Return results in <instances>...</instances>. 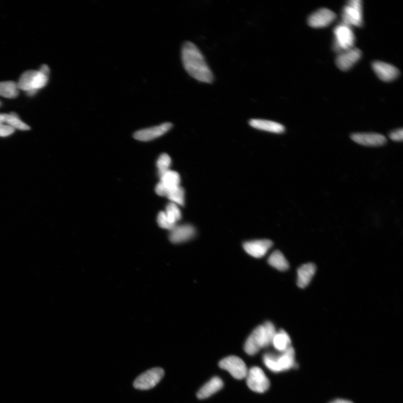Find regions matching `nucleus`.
<instances>
[{"label": "nucleus", "mask_w": 403, "mask_h": 403, "mask_svg": "<svg viewBox=\"0 0 403 403\" xmlns=\"http://www.w3.org/2000/svg\"><path fill=\"white\" fill-rule=\"evenodd\" d=\"M181 60L184 69L194 79L211 83L214 75L198 48L190 42H186L181 49Z\"/></svg>", "instance_id": "f257e3e1"}, {"label": "nucleus", "mask_w": 403, "mask_h": 403, "mask_svg": "<svg viewBox=\"0 0 403 403\" xmlns=\"http://www.w3.org/2000/svg\"><path fill=\"white\" fill-rule=\"evenodd\" d=\"M276 328L271 322L258 326L248 338L244 345V350L249 355H254L262 348L272 345L276 333Z\"/></svg>", "instance_id": "f03ea898"}, {"label": "nucleus", "mask_w": 403, "mask_h": 403, "mask_svg": "<svg viewBox=\"0 0 403 403\" xmlns=\"http://www.w3.org/2000/svg\"><path fill=\"white\" fill-rule=\"evenodd\" d=\"M279 353L278 355L268 353L264 355L263 362L269 370L278 373L296 367L295 352L292 346Z\"/></svg>", "instance_id": "7ed1b4c3"}, {"label": "nucleus", "mask_w": 403, "mask_h": 403, "mask_svg": "<svg viewBox=\"0 0 403 403\" xmlns=\"http://www.w3.org/2000/svg\"><path fill=\"white\" fill-rule=\"evenodd\" d=\"M333 33V49L336 52L340 53L353 48L355 36L351 27L341 23L334 28Z\"/></svg>", "instance_id": "20e7f679"}, {"label": "nucleus", "mask_w": 403, "mask_h": 403, "mask_svg": "<svg viewBox=\"0 0 403 403\" xmlns=\"http://www.w3.org/2000/svg\"><path fill=\"white\" fill-rule=\"evenodd\" d=\"M342 20V23L349 27H361L363 24L362 1L351 0L348 2L343 9Z\"/></svg>", "instance_id": "39448f33"}, {"label": "nucleus", "mask_w": 403, "mask_h": 403, "mask_svg": "<svg viewBox=\"0 0 403 403\" xmlns=\"http://www.w3.org/2000/svg\"><path fill=\"white\" fill-rule=\"evenodd\" d=\"M164 375L163 368L155 367L142 373L134 382L136 389L146 390L154 387L161 380Z\"/></svg>", "instance_id": "423d86ee"}, {"label": "nucleus", "mask_w": 403, "mask_h": 403, "mask_svg": "<svg viewBox=\"0 0 403 403\" xmlns=\"http://www.w3.org/2000/svg\"><path fill=\"white\" fill-rule=\"evenodd\" d=\"M247 384L250 390L258 393L267 391L270 387V381L261 368L253 367L248 371Z\"/></svg>", "instance_id": "0eeeda50"}, {"label": "nucleus", "mask_w": 403, "mask_h": 403, "mask_svg": "<svg viewBox=\"0 0 403 403\" xmlns=\"http://www.w3.org/2000/svg\"><path fill=\"white\" fill-rule=\"evenodd\" d=\"M219 366L228 371L232 376L238 380H242L247 376L248 368L245 362L240 358L231 356L221 360Z\"/></svg>", "instance_id": "6e6552de"}, {"label": "nucleus", "mask_w": 403, "mask_h": 403, "mask_svg": "<svg viewBox=\"0 0 403 403\" xmlns=\"http://www.w3.org/2000/svg\"><path fill=\"white\" fill-rule=\"evenodd\" d=\"M336 18V15L328 9L323 8L314 13L308 18V24L314 28L326 27L332 24Z\"/></svg>", "instance_id": "1a4fd4ad"}, {"label": "nucleus", "mask_w": 403, "mask_h": 403, "mask_svg": "<svg viewBox=\"0 0 403 403\" xmlns=\"http://www.w3.org/2000/svg\"><path fill=\"white\" fill-rule=\"evenodd\" d=\"M172 127L173 125L171 123H165L159 126L147 128L136 132L134 134V138L141 141L153 140L166 134Z\"/></svg>", "instance_id": "9d476101"}, {"label": "nucleus", "mask_w": 403, "mask_h": 403, "mask_svg": "<svg viewBox=\"0 0 403 403\" xmlns=\"http://www.w3.org/2000/svg\"><path fill=\"white\" fill-rule=\"evenodd\" d=\"M362 52L359 49L352 48L340 53L336 59V65L342 71L350 70L360 60Z\"/></svg>", "instance_id": "9b49d317"}, {"label": "nucleus", "mask_w": 403, "mask_h": 403, "mask_svg": "<svg viewBox=\"0 0 403 403\" xmlns=\"http://www.w3.org/2000/svg\"><path fill=\"white\" fill-rule=\"evenodd\" d=\"M272 241L263 239L250 241L243 244L245 251L251 256L259 258H262L272 247Z\"/></svg>", "instance_id": "f8f14e48"}, {"label": "nucleus", "mask_w": 403, "mask_h": 403, "mask_svg": "<svg viewBox=\"0 0 403 403\" xmlns=\"http://www.w3.org/2000/svg\"><path fill=\"white\" fill-rule=\"evenodd\" d=\"M351 139L358 144L365 146H381L387 142L384 136L376 133H357L352 135Z\"/></svg>", "instance_id": "ddd939ff"}, {"label": "nucleus", "mask_w": 403, "mask_h": 403, "mask_svg": "<svg viewBox=\"0 0 403 403\" xmlns=\"http://www.w3.org/2000/svg\"><path fill=\"white\" fill-rule=\"evenodd\" d=\"M372 69L380 80L385 82L395 80L399 74V71L396 67L381 61L373 62Z\"/></svg>", "instance_id": "4468645a"}, {"label": "nucleus", "mask_w": 403, "mask_h": 403, "mask_svg": "<svg viewBox=\"0 0 403 403\" xmlns=\"http://www.w3.org/2000/svg\"><path fill=\"white\" fill-rule=\"evenodd\" d=\"M195 234V228L190 225L176 226L170 231L169 239L171 243L179 244L188 241L194 237Z\"/></svg>", "instance_id": "2eb2a0df"}, {"label": "nucleus", "mask_w": 403, "mask_h": 403, "mask_svg": "<svg viewBox=\"0 0 403 403\" xmlns=\"http://www.w3.org/2000/svg\"><path fill=\"white\" fill-rule=\"evenodd\" d=\"M160 181L158 185L164 196H166L171 189L179 186L180 176L176 171L170 170L167 171L160 176Z\"/></svg>", "instance_id": "dca6fc26"}, {"label": "nucleus", "mask_w": 403, "mask_h": 403, "mask_svg": "<svg viewBox=\"0 0 403 403\" xmlns=\"http://www.w3.org/2000/svg\"><path fill=\"white\" fill-rule=\"evenodd\" d=\"M317 267L312 263L303 264L297 269V284L298 287L305 288L307 287L315 275Z\"/></svg>", "instance_id": "f3484780"}, {"label": "nucleus", "mask_w": 403, "mask_h": 403, "mask_svg": "<svg viewBox=\"0 0 403 403\" xmlns=\"http://www.w3.org/2000/svg\"><path fill=\"white\" fill-rule=\"evenodd\" d=\"M223 386V380L218 376L214 377L200 388L196 396L199 399H206L220 391Z\"/></svg>", "instance_id": "a211bd4d"}, {"label": "nucleus", "mask_w": 403, "mask_h": 403, "mask_svg": "<svg viewBox=\"0 0 403 403\" xmlns=\"http://www.w3.org/2000/svg\"><path fill=\"white\" fill-rule=\"evenodd\" d=\"M249 125L254 129L275 134H282L285 131V128L282 125L271 121L254 119L249 121Z\"/></svg>", "instance_id": "6ab92c4d"}, {"label": "nucleus", "mask_w": 403, "mask_h": 403, "mask_svg": "<svg viewBox=\"0 0 403 403\" xmlns=\"http://www.w3.org/2000/svg\"><path fill=\"white\" fill-rule=\"evenodd\" d=\"M272 345L279 352H282L291 346V340L287 333L282 329L275 334Z\"/></svg>", "instance_id": "aec40b11"}, {"label": "nucleus", "mask_w": 403, "mask_h": 403, "mask_svg": "<svg viewBox=\"0 0 403 403\" xmlns=\"http://www.w3.org/2000/svg\"><path fill=\"white\" fill-rule=\"evenodd\" d=\"M268 262L270 265L280 271H286L289 268L287 259L279 250L273 252L270 255Z\"/></svg>", "instance_id": "412c9836"}, {"label": "nucleus", "mask_w": 403, "mask_h": 403, "mask_svg": "<svg viewBox=\"0 0 403 403\" xmlns=\"http://www.w3.org/2000/svg\"><path fill=\"white\" fill-rule=\"evenodd\" d=\"M19 87L14 81L0 82V96L15 98L19 95Z\"/></svg>", "instance_id": "4be33fe9"}, {"label": "nucleus", "mask_w": 403, "mask_h": 403, "mask_svg": "<svg viewBox=\"0 0 403 403\" xmlns=\"http://www.w3.org/2000/svg\"><path fill=\"white\" fill-rule=\"evenodd\" d=\"M38 71L29 70L23 73L20 78L18 86L19 89L27 92L32 91L33 82ZM36 91V90H34Z\"/></svg>", "instance_id": "5701e85b"}, {"label": "nucleus", "mask_w": 403, "mask_h": 403, "mask_svg": "<svg viewBox=\"0 0 403 403\" xmlns=\"http://www.w3.org/2000/svg\"><path fill=\"white\" fill-rule=\"evenodd\" d=\"M3 115L4 122L7 123L9 126L12 127L14 129L21 130H29L30 129V127L20 120L17 115L15 114Z\"/></svg>", "instance_id": "b1692460"}, {"label": "nucleus", "mask_w": 403, "mask_h": 403, "mask_svg": "<svg viewBox=\"0 0 403 403\" xmlns=\"http://www.w3.org/2000/svg\"><path fill=\"white\" fill-rule=\"evenodd\" d=\"M166 196L176 205L183 206L184 204V190L180 185L171 189Z\"/></svg>", "instance_id": "393cba45"}, {"label": "nucleus", "mask_w": 403, "mask_h": 403, "mask_svg": "<svg viewBox=\"0 0 403 403\" xmlns=\"http://www.w3.org/2000/svg\"><path fill=\"white\" fill-rule=\"evenodd\" d=\"M165 213L170 222L175 225H176V223L181 218V214L178 206L173 203L167 205Z\"/></svg>", "instance_id": "a878e982"}, {"label": "nucleus", "mask_w": 403, "mask_h": 403, "mask_svg": "<svg viewBox=\"0 0 403 403\" xmlns=\"http://www.w3.org/2000/svg\"><path fill=\"white\" fill-rule=\"evenodd\" d=\"M171 163V160L168 154H163L160 156L158 161H157V168L158 169L159 177L165 173L166 171L169 170Z\"/></svg>", "instance_id": "bb28decb"}, {"label": "nucleus", "mask_w": 403, "mask_h": 403, "mask_svg": "<svg viewBox=\"0 0 403 403\" xmlns=\"http://www.w3.org/2000/svg\"><path fill=\"white\" fill-rule=\"evenodd\" d=\"M49 75L44 74L40 71H38L34 77L32 85V90H36L45 86L48 80Z\"/></svg>", "instance_id": "cd10ccee"}, {"label": "nucleus", "mask_w": 403, "mask_h": 403, "mask_svg": "<svg viewBox=\"0 0 403 403\" xmlns=\"http://www.w3.org/2000/svg\"><path fill=\"white\" fill-rule=\"evenodd\" d=\"M158 225L161 228H163L170 231L173 230L176 226V225L172 224L169 220L168 218L163 211H161L158 216L157 219Z\"/></svg>", "instance_id": "c85d7f7f"}, {"label": "nucleus", "mask_w": 403, "mask_h": 403, "mask_svg": "<svg viewBox=\"0 0 403 403\" xmlns=\"http://www.w3.org/2000/svg\"><path fill=\"white\" fill-rule=\"evenodd\" d=\"M14 128L10 126L0 125V136L7 137L11 135L14 132Z\"/></svg>", "instance_id": "c756f323"}, {"label": "nucleus", "mask_w": 403, "mask_h": 403, "mask_svg": "<svg viewBox=\"0 0 403 403\" xmlns=\"http://www.w3.org/2000/svg\"><path fill=\"white\" fill-rule=\"evenodd\" d=\"M390 139L396 142L402 141L403 139V130L402 129L392 131L389 135Z\"/></svg>", "instance_id": "7c9ffc66"}, {"label": "nucleus", "mask_w": 403, "mask_h": 403, "mask_svg": "<svg viewBox=\"0 0 403 403\" xmlns=\"http://www.w3.org/2000/svg\"><path fill=\"white\" fill-rule=\"evenodd\" d=\"M39 71L44 73V74L47 75L50 74V69H49V67L46 65H43L42 66L41 68H40V70Z\"/></svg>", "instance_id": "2f4dec72"}, {"label": "nucleus", "mask_w": 403, "mask_h": 403, "mask_svg": "<svg viewBox=\"0 0 403 403\" xmlns=\"http://www.w3.org/2000/svg\"><path fill=\"white\" fill-rule=\"evenodd\" d=\"M331 403H353L351 401L344 399H337L332 401Z\"/></svg>", "instance_id": "473e14b6"}, {"label": "nucleus", "mask_w": 403, "mask_h": 403, "mask_svg": "<svg viewBox=\"0 0 403 403\" xmlns=\"http://www.w3.org/2000/svg\"><path fill=\"white\" fill-rule=\"evenodd\" d=\"M4 122V115L0 114V125H2Z\"/></svg>", "instance_id": "72a5a7b5"}, {"label": "nucleus", "mask_w": 403, "mask_h": 403, "mask_svg": "<svg viewBox=\"0 0 403 403\" xmlns=\"http://www.w3.org/2000/svg\"><path fill=\"white\" fill-rule=\"evenodd\" d=\"M0 105H1V103H0Z\"/></svg>", "instance_id": "f704fd0d"}]
</instances>
